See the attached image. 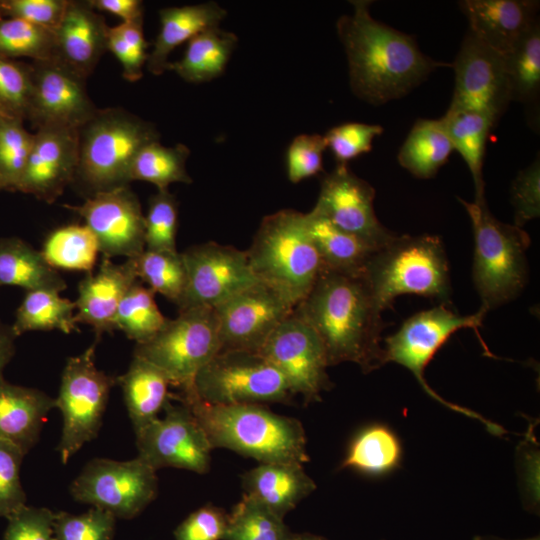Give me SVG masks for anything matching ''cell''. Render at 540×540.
<instances>
[{"label":"cell","mask_w":540,"mask_h":540,"mask_svg":"<svg viewBox=\"0 0 540 540\" xmlns=\"http://www.w3.org/2000/svg\"><path fill=\"white\" fill-rule=\"evenodd\" d=\"M116 519L109 511L97 507L79 515L54 512L55 539L113 540Z\"/></svg>","instance_id":"cell-47"},{"label":"cell","mask_w":540,"mask_h":540,"mask_svg":"<svg viewBox=\"0 0 540 540\" xmlns=\"http://www.w3.org/2000/svg\"><path fill=\"white\" fill-rule=\"evenodd\" d=\"M16 337L12 327L3 324L0 320V378L3 377V370L14 354Z\"/></svg>","instance_id":"cell-56"},{"label":"cell","mask_w":540,"mask_h":540,"mask_svg":"<svg viewBox=\"0 0 540 540\" xmlns=\"http://www.w3.org/2000/svg\"><path fill=\"white\" fill-rule=\"evenodd\" d=\"M63 207L84 219L103 257L128 259L145 250V215L129 185L96 193L80 205Z\"/></svg>","instance_id":"cell-19"},{"label":"cell","mask_w":540,"mask_h":540,"mask_svg":"<svg viewBox=\"0 0 540 540\" xmlns=\"http://www.w3.org/2000/svg\"><path fill=\"white\" fill-rule=\"evenodd\" d=\"M143 32V18L108 27L107 51L122 67V76L129 82L142 78L149 52Z\"/></svg>","instance_id":"cell-44"},{"label":"cell","mask_w":540,"mask_h":540,"mask_svg":"<svg viewBox=\"0 0 540 540\" xmlns=\"http://www.w3.org/2000/svg\"><path fill=\"white\" fill-rule=\"evenodd\" d=\"M382 312L363 273L327 269L293 309L320 338L329 366L352 362L364 373L385 364Z\"/></svg>","instance_id":"cell-2"},{"label":"cell","mask_w":540,"mask_h":540,"mask_svg":"<svg viewBox=\"0 0 540 540\" xmlns=\"http://www.w3.org/2000/svg\"><path fill=\"white\" fill-rule=\"evenodd\" d=\"M237 43L233 32L219 26L209 28L187 42L183 56L170 62L168 70L189 83L212 81L224 73Z\"/></svg>","instance_id":"cell-29"},{"label":"cell","mask_w":540,"mask_h":540,"mask_svg":"<svg viewBox=\"0 0 540 540\" xmlns=\"http://www.w3.org/2000/svg\"><path fill=\"white\" fill-rule=\"evenodd\" d=\"M306 225L322 262V269L361 274L375 252L369 245L349 234L313 210L305 213Z\"/></svg>","instance_id":"cell-31"},{"label":"cell","mask_w":540,"mask_h":540,"mask_svg":"<svg viewBox=\"0 0 540 540\" xmlns=\"http://www.w3.org/2000/svg\"><path fill=\"white\" fill-rule=\"evenodd\" d=\"M469 215L474 235L472 279L487 312L515 299L528 280L527 232L496 219L486 200L458 198Z\"/></svg>","instance_id":"cell-7"},{"label":"cell","mask_w":540,"mask_h":540,"mask_svg":"<svg viewBox=\"0 0 540 540\" xmlns=\"http://www.w3.org/2000/svg\"><path fill=\"white\" fill-rule=\"evenodd\" d=\"M323 135L300 134L290 143L286 153L287 177L298 183L312 177L323 169V153L326 150Z\"/></svg>","instance_id":"cell-50"},{"label":"cell","mask_w":540,"mask_h":540,"mask_svg":"<svg viewBox=\"0 0 540 540\" xmlns=\"http://www.w3.org/2000/svg\"><path fill=\"white\" fill-rule=\"evenodd\" d=\"M382 133L383 127L378 124L348 122L334 126L323 136L326 148L331 151L337 164H347L368 153L373 140Z\"/></svg>","instance_id":"cell-48"},{"label":"cell","mask_w":540,"mask_h":540,"mask_svg":"<svg viewBox=\"0 0 540 540\" xmlns=\"http://www.w3.org/2000/svg\"><path fill=\"white\" fill-rule=\"evenodd\" d=\"M375 194L374 187L353 173L347 164H337L323 177L312 210L377 251L397 234L378 220L374 210Z\"/></svg>","instance_id":"cell-17"},{"label":"cell","mask_w":540,"mask_h":540,"mask_svg":"<svg viewBox=\"0 0 540 540\" xmlns=\"http://www.w3.org/2000/svg\"><path fill=\"white\" fill-rule=\"evenodd\" d=\"M1 17V16H0Z\"/></svg>","instance_id":"cell-61"},{"label":"cell","mask_w":540,"mask_h":540,"mask_svg":"<svg viewBox=\"0 0 540 540\" xmlns=\"http://www.w3.org/2000/svg\"><path fill=\"white\" fill-rule=\"evenodd\" d=\"M458 6L467 18L468 32L503 56L539 22L535 0H462Z\"/></svg>","instance_id":"cell-23"},{"label":"cell","mask_w":540,"mask_h":540,"mask_svg":"<svg viewBox=\"0 0 540 540\" xmlns=\"http://www.w3.org/2000/svg\"><path fill=\"white\" fill-rule=\"evenodd\" d=\"M363 276L382 311L403 294L435 298L451 296L449 263L439 236L396 235L368 259Z\"/></svg>","instance_id":"cell-6"},{"label":"cell","mask_w":540,"mask_h":540,"mask_svg":"<svg viewBox=\"0 0 540 540\" xmlns=\"http://www.w3.org/2000/svg\"><path fill=\"white\" fill-rule=\"evenodd\" d=\"M2 117H4V116H3V115L1 114V112H0V119H1Z\"/></svg>","instance_id":"cell-60"},{"label":"cell","mask_w":540,"mask_h":540,"mask_svg":"<svg viewBox=\"0 0 540 540\" xmlns=\"http://www.w3.org/2000/svg\"><path fill=\"white\" fill-rule=\"evenodd\" d=\"M31 92V63L0 57L1 114L22 121L27 119Z\"/></svg>","instance_id":"cell-46"},{"label":"cell","mask_w":540,"mask_h":540,"mask_svg":"<svg viewBox=\"0 0 540 540\" xmlns=\"http://www.w3.org/2000/svg\"><path fill=\"white\" fill-rule=\"evenodd\" d=\"M213 309L220 351L259 353L294 308L276 291L257 282Z\"/></svg>","instance_id":"cell-18"},{"label":"cell","mask_w":540,"mask_h":540,"mask_svg":"<svg viewBox=\"0 0 540 540\" xmlns=\"http://www.w3.org/2000/svg\"><path fill=\"white\" fill-rule=\"evenodd\" d=\"M33 142L34 133L26 130L22 120L0 119V181L4 190L17 191Z\"/></svg>","instance_id":"cell-43"},{"label":"cell","mask_w":540,"mask_h":540,"mask_svg":"<svg viewBox=\"0 0 540 540\" xmlns=\"http://www.w3.org/2000/svg\"><path fill=\"white\" fill-rule=\"evenodd\" d=\"M24 456L14 445L0 441V517L8 519L27 505L20 481Z\"/></svg>","instance_id":"cell-49"},{"label":"cell","mask_w":540,"mask_h":540,"mask_svg":"<svg viewBox=\"0 0 540 540\" xmlns=\"http://www.w3.org/2000/svg\"><path fill=\"white\" fill-rule=\"evenodd\" d=\"M228 515L220 508L205 505L183 520L174 531L175 540H223Z\"/></svg>","instance_id":"cell-54"},{"label":"cell","mask_w":540,"mask_h":540,"mask_svg":"<svg viewBox=\"0 0 540 540\" xmlns=\"http://www.w3.org/2000/svg\"><path fill=\"white\" fill-rule=\"evenodd\" d=\"M45 261L55 270L91 273L99 252L98 243L84 224H71L53 230L40 251Z\"/></svg>","instance_id":"cell-38"},{"label":"cell","mask_w":540,"mask_h":540,"mask_svg":"<svg viewBox=\"0 0 540 540\" xmlns=\"http://www.w3.org/2000/svg\"><path fill=\"white\" fill-rule=\"evenodd\" d=\"M108 27L87 1L68 0L62 20L53 31V60L86 80L107 51Z\"/></svg>","instance_id":"cell-22"},{"label":"cell","mask_w":540,"mask_h":540,"mask_svg":"<svg viewBox=\"0 0 540 540\" xmlns=\"http://www.w3.org/2000/svg\"><path fill=\"white\" fill-rule=\"evenodd\" d=\"M292 537L282 518L244 494L228 515L223 540H291Z\"/></svg>","instance_id":"cell-40"},{"label":"cell","mask_w":540,"mask_h":540,"mask_svg":"<svg viewBox=\"0 0 540 540\" xmlns=\"http://www.w3.org/2000/svg\"><path fill=\"white\" fill-rule=\"evenodd\" d=\"M486 314L487 311L480 307L474 314L461 315L443 303L420 311L408 318L397 332L385 338L384 363L395 362L407 368L430 397L451 410L479 420L489 432L500 435L503 432L500 426L469 409L442 399L424 377L426 366L448 338L462 328H473L477 332Z\"/></svg>","instance_id":"cell-10"},{"label":"cell","mask_w":540,"mask_h":540,"mask_svg":"<svg viewBox=\"0 0 540 540\" xmlns=\"http://www.w3.org/2000/svg\"><path fill=\"white\" fill-rule=\"evenodd\" d=\"M3 540H56L54 512L26 505L8 519Z\"/></svg>","instance_id":"cell-53"},{"label":"cell","mask_w":540,"mask_h":540,"mask_svg":"<svg viewBox=\"0 0 540 540\" xmlns=\"http://www.w3.org/2000/svg\"><path fill=\"white\" fill-rule=\"evenodd\" d=\"M78 144V129H37L17 191L31 194L48 204L55 202L74 181Z\"/></svg>","instance_id":"cell-21"},{"label":"cell","mask_w":540,"mask_h":540,"mask_svg":"<svg viewBox=\"0 0 540 540\" xmlns=\"http://www.w3.org/2000/svg\"><path fill=\"white\" fill-rule=\"evenodd\" d=\"M138 281L136 262L128 258L116 264L103 257L98 271L87 273L78 284L75 323L91 326L96 339L114 331L113 320L119 304L131 286Z\"/></svg>","instance_id":"cell-24"},{"label":"cell","mask_w":540,"mask_h":540,"mask_svg":"<svg viewBox=\"0 0 540 540\" xmlns=\"http://www.w3.org/2000/svg\"><path fill=\"white\" fill-rule=\"evenodd\" d=\"M401 455L396 435L386 426L374 424L356 434L341 467L366 475H382L399 465Z\"/></svg>","instance_id":"cell-34"},{"label":"cell","mask_w":540,"mask_h":540,"mask_svg":"<svg viewBox=\"0 0 540 540\" xmlns=\"http://www.w3.org/2000/svg\"><path fill=\"white\" fill-rule=\"evenodd\" d=\"M246 254L256 279L293 308L310 292L323 268L305 213L293 209L265 216Z\"/></svg>","instance_id":"cell-4"},{"label":"cell","mask_w":540,"mask_h":540,"mask_svg":"<svg viewBox=\"0 0 540 540\" xmlns=\"http://www.w3.org/2000/svg\"><path fill=\"white\" fill-rule=\"evenodd\" d=\"M181 392L213 405L286 404L293 397L278 369L260 353L248 351H220Z\"/></svg>","instance_id":"cell-8"},{"label":"cell","mask_w":540,"mask_h":540,"mask_svg":"<svg viewBox=\"0 0 540 540\" xmlns=\"http://www.w3.org/2000/svg\"><path fill=\"white\" fill-rule=\"evenodd\" d=\"M503 57L510 101L536 106L540 94L539 22Z\"/></svg>","instance_id":"cell-37"},{"label":"cell","mask_w":540,"mask_h":540,"mask_svg":"<svg viewBox=\"0 0 540 540\" xmlns=\"http://www.w3.org/2000/svg\"><path fill=\"white\" fill-rule=\"evenodd\" d=\"M178 203L169 190H158L149 199L145 215V249L160 252H178Z\"/></svg>","instance_id":"cell-45"},{"label":"cell","mask_w":540,"mask_h":540,"mask_svg":"<svg viewBox=\"0 0 540 540\" xmlns=\"http://www.w3.org/2000/svg\"><path fill=\"white\" fill-rule=\"evenodd\" d=\"M62 292L67 285L40 251L17 237L0 238V286Z\"/></svg>","instance_id":"cell-30"},{"label":"cell","mask_w":540,"mask_h":540,"mask_svg":"<svg viewBox=\"0 0 540 540\" xmlns=\"http://www.w3.org/2000/svg\"><path fill=\"white\" fill-rule=\"evenodd\" d=\"M511 203L514 208V225L522 228L540 215V161L539 156L518 172L512 182Z\"/></svg>","instance_id":"cell-51"},{"label":"cell","mask_w":540,"mask_h":540,"mask_svg":"<svg viewBox=\"0 0 540 540\" xmlns=\"http://www.w3.org/2000/svg\"><path fill=\"white\" fill-rule=\"evenodd\" d=\"M0 190H4L1 181H0Z\"/></svg>","instance_id":"cell-58"},{"label":"cell","mask_w":540,"mask_h":540,"mask_svg":"<svg viewBox=\"0 0 540 540\" xmlns=\"http://www.w3.org/2000/svg\"><path fill=\"white\" fill-rule=\"evenodd\" d=\"M352 13L336 22L352 93L373 106L400 99L435 70L451 64L425 55L415 39L374 19L372 1L352 0Z\"/></svg>","instance_id":"cell-1"},{"label":"cell","mask_w":540,"mask_h":540,"mask_svg":"<svg viewBox=\"0 0 540 540\" xmlns=\"http://www.w3.org/2000/svg\"><path fill=\"white\" fill-rule=\"evenodd\" d=\"M123 391L124 401L137 434L158 417L170 397L171 382L166 374L152 363L133 356L126 373L116 378Z\"/></svg>","instance_id":"cell-28"},{"label":"cell","mask_w":540,"mask_h":540,"mask_svg":"<svg viewBox=\"0 0 540 540\" xmlns=\"http://www.w3.org/2000/svg\"><path fill=\"white\" fill-rule=\"evenodd\" d=\"M98 342L95 340L84 352L70 357L62 372L55 401L63 416L62 434L57 446L63 464L85 443L96 438L110 390L117 383V377H111L96 367Z\"/></svg>","instance_id":"cell-11"},{"label":"cell","mask_w":540,"mask_h":540,"mask_svg":"<svg viewBox=\"0 0 540 540\" xmlns=\"http://www.w3.org/2000/svg\"><path fill=\"white\" fill-rule=\"evenodd\" d=\"M453 146L440 119H419L398 152L399 164L420 179L434 177L448 161Z\"/></svg>","instance_id":"cell-32"},{"label":"cell","mask_w":540,"mask_h":540,"mask_svg":"<svg viewBox=\"0 0 540 540\" xmlns=\"http://www.w3.org/2000/svg\"><path fill=\"white\" fill-rule=\"evenodd\" d=\"M54 51L53 31L22 19L0 17V57L45 61L54 58Z\"/></svg>","instance_id":"cell-42"},{"label":"cell","mask_w":540,"mask_h":540,"mask_svg":"<svg viewBox=\"0 0 540 540\" xmlns=\"http://www.w3.org/2000/svg\"><path fill=\"white\" fill-rule=\"evenodd\" d=\"M242 486L245 495L282 519L316 489L303 464L296 462L259 463L242 475Z\"/></svg>","instance_id":"cell-25"},{"label":"cell","mask_w":540,"mask_h":540,"mask_svg":"<svg viewBox=\"0 0 540 540\" xmlns=\"http://www.w3.org/2000/svg\"><path fill=\"white\" fill-rule=\"evenodd\" d=\"M154 292L136 281L121 300L113 320L115 330L141 344L153 338L165 324V317L154 299Z\"/></svg>","instance_id":"cell-39"},{"label":"cell","mask_w":540,"mask_h":540,"mask_svg":"<svg viewBox=\"0 0 540 540\" xmlns=\"http://www.w3.org/2000/svg\"><path fill=\"white\" fill-rule=\"evenodd\" d=\"M78 165L72 184L92 196L130 183L134 158L159 140L155 125L119 107L98 108L78 129Z\"/></svg>","instance_id":"cell-5"},{"label":"cell","mask_w":540,"mask_h":540,"mask_svg":"<svg viewBox=\"0 0 540 540\" xmlns=\"http://www.w3.org/2000/svg\"><path fill=\"white\" fill-rule=\"evenodd\" d=\"M54 290H32L17 309L12 330L19 335L34 330L57 329L69 334L77 329L74 320L75 303Z\"/></svg>","instance_id":"cell-35"},{"label":"cell","mask_w":540,"mask_h":540,"mask_svg":"<svg viewBox=\"0 0 540 540\" xmlns=\"http://www.w3.org/2000/svg\"><path fill=\"white\" fill-rule=\"evenodd\" d=\"M284 377L291 394L306 403L319 401L332 387L323 344L315 331L292 314L272 333L259 352Z\"/></svg>","instance_id":"cell-15"},{"label":"cell","mask_w":540,"mask_h":540,"mask_svg":"<svg viewBox=\"0 0 540 540\" xmlns=\"http://www.w3.org/2000/svg\"><path fill=\"white\" fill-rule=\"evenodd\" d=\"M291 540H321L318 537H314L311 535H293Z\"/></svg>","instance_id":"cell-57"},{"label":"cell","mask_w":540,"mask_h":540,"mask_svg":"<svg viewBox=\"0 0 540 540\" xmlns=\"http://www.w3.org/2000/svg\"><path fill=\"white\" fill-rule=\"evenodd\" d=\"M528 540H539L538 538L528 539Z\"/></svg>","instance_id":"cell-59"},{"label":"cell","mask_w":540,"mask_h":540,"mask_svg":"<svg viewBox=\"0 0 540 540\" xmlns=\"http://www.w3.org/2000/svg\"><path fill=\"white\" fill-rule=\"evenodd\" d=\"M226 15L227 11L214 1L161 9L160 30L148 55L147 70L155 76L163 74L175 48L204 30L218 27Z\"/></svg>","instance_id":"cell-27"},{"label":"cell","mask_w":540,"mask_h":540,"mask_svg":"<svg viewBox=\"0 0 540 540\" xmlns=\"http://www.w3.org/2000/svg\"><path fill=\"white\" fill-rule=\"evenodd\" d=\"M174 396L185 403L213 448H226L259 463L309 460L302 423L262 404L213 405L190 393Z\"/></svg>","instance_id":"cell-3"},{"label":"cell","mask_w":540,"mask_h":540,"mask_svg":"<svg viewBox=\"0 0 540 540\" xmlns=\"http://www.w3.org/2000/svg\"><path fill=\"white\" fill-rule=\"evenodd\" d=\"M172 397L178 400L174 394ZM178 401L179 404H172L169 397L163 408L164 417H157L135 434L138 457L156 471L174 467L207 473L213 447L189 407Z\"/></svg>","instance_id":"cell-13"},{"label":"cell","mask_w":540,"mask_h":540,"mask_svg":"<svg viewBox=\"0 0 540 540\" xmlns=\"http://www.w3.org/2000/svg\"><path fill=\"white\" fill-rule=\"evenodd\" d=\"M451 67L455 83L447 110L480 113L497 124L511 102L503 55L467 32Z\"/></svg>","instance_id":"cell-16"},{"label":"cell","mask_w":540,"mask_h":540,"mask_svg":"<svg viewBox=\"0 0 540 540\" xmlns=\"http://www.w3.org/2000/svg\"><path fill=\"white\" fill-rule=\"evenodd\" d=\"M68 0H0V16L18 18L54 31Z\"/></svg>","instance_id":"cell-52"},{"label":"cell","mask_w":540,"mask_h":540,"mask_svg":"<svg viewBox=\"0 0 540 540\" xmlns=\"http://www.w3.org/2000/svg\"><path fill=\"white\" fill-rule=\"evenodd\" d=\"M157 491L156 470L138 456L128 461L92 459L70 486L76 501L121 519L140 514L156 498Z\"/></svg>","instance_id":"cell-12"},{"label":"cell","mask_w":540,"mask_h":540,"mask_svg":"<svg viewBox=\"0 0 540 540\" xmlns=\"http://www.w3.org/2000/svg\"><path fill=\"white\" fill-rule=\"evenodd\" d=\"M182 256L187 285L177 305L178 311L215 308L259 282L250 268L246 251L235 247L206 242L189 247Z\"/></svg>","instance_id":"cell-14"},{"label":"cell","mask_w":540,"mask_h":540,"mask_svg":"<svg viewBox=\"0 0 540 540\" xmlns=\"http://www.w3.org/2000/svg\"><path fill=\"white\" fill-rule=\"evenodd\" d=\"M87 2L97 12L117 16L122 22L143 18L144 14L143 2L139 0H88Z\"/></svg>","instance_id":"cell-55"},{"label":"cell","mask_w":540,"mask_h":540,"mask_svg":"<svg viewBox=\"0 0 540 540\" xmlns=\"http://www.w3.org/2000/svg\"><path fill=\"white\" fill-rule=\"evenodd\" d=\"M55 398L41 390L23 387L0 378V441L26 455L37 443Z\"/></svg>","instance_id":"cell-26"},{"label":"cell","mask_w":540,"mask_h":540,"mask_svg":"<svg viewBox=\"0 0 540 540\" xmlns=\"http://www.w3.org/2000/svg\"><path fill=\"white\" fill-rule=\"evenodd\" d=\"M32 92L27 114L37 129H79L98 108L90 99L85 79L51 59L31 62Z\"/></svg>","instance_id":"cell-20"},{"label":"cell","mask_w":540,"mask_h":540,"mask_svg":"<svg viewBox=\"0 0 540 540\" xmlns=\"http://www.w3.org/2000/svg\"><path fill=\"white\" fill-rule=\"evenodd\" d=\"M189 156L190 149L182 143L164 146L159 140L150 142L134 158L129 180L151 183L158 190H168L173 183L190 184L192 178L186 169Z\"/></svg>","instance_id":"cell-36"},{"label":"cell","mask_w":540,"mask_h":540,"mask_svg":"<svg viewBox=\"0 0 540 540\" xmlns=\"http://www.w3.org/2000/svg\"><path fill=\"white\" fill-rule=\"evenodd\" d=\"M220 352L217 318L213 308L178 311L167 318L149 341L136 344L133 356L162 370L171 385L189 389L196 374Z\"/></svg>","instance_id":"cell-9"},{"label":"cell","mask_w":540,"mask_h":540,"mask_svg":"<svg viewBox=\"0 0 540 540\" xmlns=\"http://www.w3.org/2000/svg\"><path fill=\"white\" fill-rule=\"evenodd\" d=\"M138 279L176 306L180 303L187 285V272L182 253L144 250L134 257Z\"/></svg>","instance_id":"cell-41"},{"label":"cell","mask_w":540,"mask_h":540,"mask_svg":"<svg viewBox=\"0 0 540 540\" xmlns=\"http://www.w3.org/2000/svg\"><path fill=\"white\" fill-rule=\"evenodd\" d=\"M453 149L465 161L474 183V201L485 199L483 161L489 134L496 125L490 118L476 112L449 111L441 117Z\"/></svg>","instance_id":"cell-33"}]
</instances>
